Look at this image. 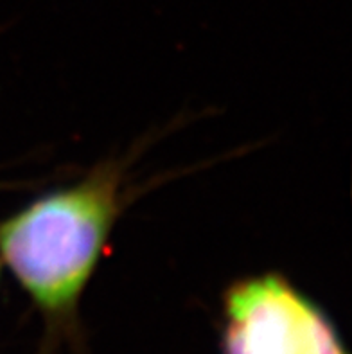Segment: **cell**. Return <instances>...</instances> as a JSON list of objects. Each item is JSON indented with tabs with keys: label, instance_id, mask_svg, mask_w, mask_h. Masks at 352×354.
<instances>
[{
	"label": "cell",
	"instance_id": "obj_1",
	"mask_svg": "<svg viewBox=\"0 0 352 354\" xmlns=\"http://www.w3.org/2000/svg\"><path fill=\"white\" fill-rule=\"evenodd\" d=\"M126 162L40 194L0 221V259L45 320L47 344L76 337L80 302L126 203Z\"/></svg>",
	"mask_w": 352,
	"mask_h": 354
},
{
	"label": "cell",
	"instance_id": "obj_2",
	"mask_svg": "<svg viewBox=\"0 0 352 354\" xmlns=\"http://www.w3.org/2000/svg\"><path fill=\"white\" fill-rule=\"evenodd\" d=\"M221 354H349L311 297L277 272L234 281L223 293Z\"/></svg>",
	"mask_w": 352,
	"mask_h": 354
},
{
	"label": "cell",
	"instance_id": "obj_3",
	"mask_svg": "<svg viewBox=\"0 0 352 354\" xmlns=\"http://www.w3.org/2000/svg\"><path fill=\"white\" fill-rule=\"evenodd\" d=\"M0 274H2V259H0Z\"/></svg>",
	"mask_w": 352,
	"mask_h": 354
}]
</instances>
